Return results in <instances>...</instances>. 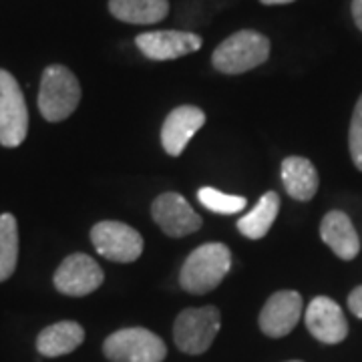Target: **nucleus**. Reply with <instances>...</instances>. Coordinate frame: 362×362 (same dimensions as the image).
<instances>
[{
  "instance_id": "obj_1",
  "label": "nucleus",
  "mask_w": 362,
  "mask_h": 362,
  "mask_svg": "<svg viewBox=\"0 0 362 362\" xmlns=\"http://www.w3.org/2000/svg\"><path fill=\"white\" fill-rule=\"evenodd\" d=\"M232 268V252L220 242L194 250L180 272V284L185 292L202 296L216 290Z\"/></svg>"
},
{
  "instance_id": "obj_2",
  "label": "nucleus",
  "mask_w": 362,
  "mask_h": 362,
  "mask_svg": "<svg viewBox=\"0 0 362 362\" xmlns=\"http://www.w3.org/2000/svg\"><path fill=\"white\" fill-rule=\"evenodd\" d=\"M270 57V39L258 30H238L220 42L211 54L214 66L223 75H242L264 65Z\"/></svg>"
},
{
  "instance_id": "obj_3",
  "label": "nucleus",
  "mask_w": 362,
  "mask_h": 362,
  "mask_svg": "<svg viewBox=\"0 0 362 362\" xmlns=\"http://www.w3.org/2000/svg\"><path fill=\"white\" fill-rule=\"evenodd\" d=\"M81 103V85L71 69L51 65L45 69L40 78L39 111L51 123L65 121L75 113Z\"/></svg>"
},
{
  "instance_id": "obj_4",
  "label": "nucleus",
  "mask_w": 362,
  "mask_h": 362,
  "mask_svg": "<svg viewBox=\"0 0 362 362\" xmlns=\"http://www.w3.org/2000/svg\"><path fill=\"white\" fill-rule=\"evenodd\" d=\"M221 326V314L216 306L187 308L175 318L173 340L185 354H204L214 344Z\"/></svg>"
},
{
  "instance_id": "obj_5",
  "label": "nucleus",
  "mask_w": 362,
  "mask_h": 362,
  "mask_svg": "<svg viewBox=\"0 0 362 362\" xmlns=\"http://www.w3.org/2000/svg\"><path fill=\"white\" fill-rule=\"evenodd\" d=\"M103 352L111 362H163L168 346L147 328H123L105 338Z\"/></svg>"
},
{
  "instance_id": "obj_6",
  "label": "nucleus",
  "mask_w": 362,
  "mask_h": 362,
  "mask_svg": "<svg viewBox=\"0 0 362 362\" xmlns=\"http://www.w3.org/2000/svg\"><path fill=\"white\" fill-rule=\"evenodd\" d=\"M28 133V109L18 81L0 69V145L18 147Z\"/></svg>"
},
{
  "instance_id": "obj_7",
  "label": "nucleus",
  "mask_w": 362,
  "mask_h": 362,
  "mask_svg": "<svg viewBox=\"0 0 362 362\" xmlns=\"http://www.w3.org/2000/svg\"><path fill=\"white\" fill-rule=\"evenodd\" d=\"M95 250L111 262L129 264L143 254V238L135 228L123 221H99L90 230Z\"/></svg>"
},
{
  "instance_id": "obj_8",
  "label": "nucleus",
  "mask_w": 362,
  "mask_h": 362,
  "mask_svg": "<svg viewBox=\"0 0 362 362\" xmlns=\"http://www.w3.org/2000/svg\"><path fill=\"white\" fill-rule=\"evenodd\" d=\"M101 266L87 254H71L54 272V288L65 296L81 298L95 292L103 284Z\"/></svg>"
},
{
  "instance_id": "obj_9",
  "label": "nucleus",
  "mask_w": 362,
  "mask_h": 362,
  "mask_svg": "<svg viewBox=\"0 0 362 362\" xmlns=\"http://www.w3.org/2000/svg\"><path fill=\"white\" fill-rule=\"evenodd\" d=\"M151 216L169 238H183V235L195 233L202 228L199 214L189 206V202L183 195L175 192H168L156 197L151 206Z\"/></svg>"
},
{
  "instance_id": "obj_10",
  "label": "nucleus",
  "mask_w": 362,
  "mask_h": 362,
  "mask_svg": "<svg viewBox=\"0 0 362 362\" xmlns=\"http://www.w3.org/2000/svg\"><path fill=\"white\" fill-rule=\"evenodd\" d=\"M137 49L149 61H173L202 49V37L187 30H153L135 39Z\"/></svg>"
},
{
  "instance_id": "obj_11",
  "label": "nucleus",
  "mask_w": 362,
  "mask_h": 362,
  "mask_svg": "<svg viewBox=\"0 0 362 362\" xmlns=\"http://www.w3.org/2000/svg\"><path fill=\"white\" fill-rule=\"evenodd\" d=\"M302 316V296L294 290H280L268 298L259 312V328L266 337L282 338L290 334Z\"/></svg>"
},
{
  "instance_id": "obj_12",
  "label": "nucleus",
  "mask_w": 362,
  "mask_h": 362,
  "mask_svg": "<svg viewBox=\"0 0 362 362\" xmlns=\"http://www.w3.org/2000/svg\"><path fill=\"white\" fill-rule=\"evenodd\" d=\"M306 328L324 344H338L349 337L344 312L332 298L316 296L306 308Z\"/></svg>"
},
{
  "instance_id": "obj_13",
  "label": "nucleus",
  "mask_w": 362,
  "mask_h": 362,
  "mask_svg": "<svg viewBox=\"0 0 362 362\" xmlns=\"http://www.w3.org/2000/svg\"><path fill=\"white\" fill-rule=\"evenodd\" d=\"M206 123V113L194 107V105H181L173 109L161 127V145L168 151V156L180 157L187 143L192 141L197 131L204 127Z\"/></svg>"
},
{
  "instance_id": "obj_14",
  "label": "nucleus",
  "mask_w": 362,
  "mask_h": 362,
  "mask_svg": "<svg viewBox=\"0 0 362 362\" xmlns=\"http://www.w3.org/2000/svg\"><path fill=\"white\" fill-rule=\"evenodd\" d=\"M320 238L340 259H354L361 252V240L344 211H328L320 223Z\"/></svg>"
},
{
  "instance_id": "obj_15",
  "label": "nucleus",
  "mask_w": 362,
  "mask_h": 362,
  "mask_svg": "<svg viewBox=\"0 0 362 362\" xmlns=\"http://www.w3.org/2000/svg\"><path fill=\"white\" fill-rule=\"evenodd\" d=\"M282 181L290 197L298 202H310L318 192V171L306 157H286L282 161Z\"/></svg>"
},
{
  "instance_id": "obj_16",
  "label": "nucleus",
  "mask_w": 362,
  "mask_h": 362,
  "mask_svg": "<svg viewBox=\"0 0 362 362\" xmlns=\"http://www.w3.org/2000/svg\"><path fill=\"white\" fill-rule=\"evenodd\" d=\"M85 340V330L83 326L73 320H63V322L47 326L37 338V350L42 356H65L69 352L77 350Z\"/></svg>"
},
{
  "instance_id": "obj_17",
  "label": "nucleus",
  "mask_w": 362,
  "mask_h": 362,
  "mask_svg": "<svg viewBox=\"0 0 362 362\" xmlns=\"http://www.w3.org/2000/svg\"><path fill=\"white\" fill-rule=\"evenodd\" d=\"M109 11L121 23L156 25L169 13V0H109Z\"/></svg>"
},
{
  "instance_id": "obj_18",
  "label": "nucleus",
  "mask_w": 362,
  "mask_h": 362,
  "mask_svg": "<svg viewBox=\"0 0 362 362\" xmlns=\"http://www.w3.org/2000/svg\"><path fill=\"white\" fill-rule=\"evenodd\" d=\"M278 209H280V195L276 192H266L259 197L256 207L244 218H240L238 230L242 235H246L247 240H262L270 232L272 223L276 221V216H278Z\"/></svg>"
},
{
  "instance_id": "obj_19",
  "label": "nucleus",
  "mask_w": 362,
  "mask_h": 362,
  "mask_svg": "<svg viewBox=\"0 0 362 362\" xmlns=\"http://www.w3.org/2000/svg\"><path fill=\"white\" fill-rule=\"evenodd\" d=\"M18 262V223L13 214L0 216V282L8 280Z\"/></svg>"
},
{
  "instance_id": "obj_20",
  "label": "nucleus",
  "mask_w": 362,
  "mask_h": 362,
  "mask_svg": "<svg viewBox=\"0 0 362 362\" xmlns=\"http://www.w3.org/2000/svg\"><path fill=\"white\" fill-rule=\"evenodd\" d=\"M197 199L204 207H207L209 211H216V214H223V216H232L238 214L246 207V197H240V195H230L218 192L214 187H202L197 192Z\"/></svg>"
},
{
  "instance_id": "obj_21",
  "label": "nucleus",
  "mask_w": 362,
  "mask_h": 362,
  "mask_svg": "<svg viewBox=\"0 0 362 362\" xmlns=\"http://www.w3.org/2000/svg\"><path fill=\"white\" fill-rule=\"evenodd\" d=\"M349 149L352 163L356 169L362 171V95L358 103L354 107V113L350 119V131H349Z\"/></svg>"
},
{
  "instance_id": "obj_22",
  "label": "nucleus",
  "mask_w": 362,
  "mask_h": 362,
  "mask_svg": "<svg viewBox=\"0 0 362 362\" xmlns=\"http://www.w3.org/2000/svg\"><path fill=\"white\" fill-rule=\"evenodd\" d=\"M349 308L356 318H361L362 320V286L354 288L349 294Z\"/></svg>"
},
{
  "instance_id": "obj_23",
  "label": "nucleus",
  "mask_w": 362,
  "mask_h": 362,
  "mask_svg": "<svg viewBox=\"0 0 362 362\" xmlns=\"http://www.w3.org/2000/svg\"><path fill=\"white\" fill-rule=\"evenodd\" d=\"M352 18L362 30V0H352Z\"/></svg>"
},
{
  "instance_id": "obj_24",
  "label": "nucleus",
  "mask_w": 362,
  "mask_h": 362,
  "mask_svg": "<svg viewBox=\"0 0 362 362\" xmlns=\"http://www.w3.org/2000/svg\"><path fill=\"white\" fill-rule=\"evenodd\" d=\"M259 2L272 6V4H290V2H294V0H259Z\"/></svg>"
},
{
  "instance_id": "obj_25",
  "label": "nucleus",
  "mask_w": 362,
  "mask_h": 362,
  "mask_svg": "<svg viewBox=\"0 0 362 362\" xmlns=\"http://www.w3.org/2000/svg\"><path fill=\"white\" fill-rule=\"evenodd\" d=\"M288 362H302V361H288Z\"/></svg>"
}]
</instances>
